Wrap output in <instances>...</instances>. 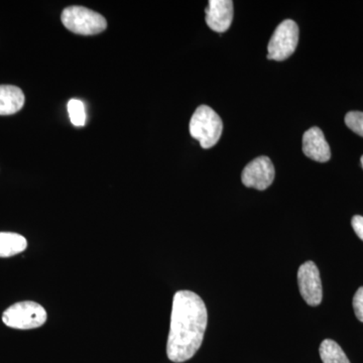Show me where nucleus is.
I'll use <instances>...</instances> for the list:
<instances>
[{
    "instance_id": "obj_1",
    "label": "nucleus",
    "mask_w": 363,
    "mask_h": 363,
    "mask_svg": "<svg viewBox=\"0 0 363 363\" xmlns=\"http://www.w3.org/2000/svg\"><path fill=\"white\" fill-rule=\"evenodd\" d=\"M206 306L197 294L180 291L174 296L167 355L171 362L191 359L201 347L206 331Z\"/></svg>"
},
{
    "instance_id": "obj_2",
    "label": "nucleus",
    "mask_w": 363,
    "mask_h": 363,
    "mask_svg": "<svg viewBox=\"0 0 363 363\" xmlns=\"http://www.w3.org/2000/svg\"><path fill=\"white\" fill-rule=\"evenodd\" d=\"M223 123L220 116L206 105L198 107L190 121V133L203 149L213 147L220 140Z\"/></svg>"
},
{
    "instance_id": "obj_3",
    "label": "nucleus",
    "mask_w": 363,
    "mask_h": 363,
    "mask_svg": "<svg viewBox=\"0 0 363 363\" xmlns=\"http://www.w3.org/2000/svg\"><path fill=\"white\" fill-rule=\"evenodd\" d=\"M62 23L72 33L81 35H93L104 32L107 21L101 14L84 6H69L64 9Z\"/></svg>"
},
{
    "instance_id": "obj_4",
    "label": "nucleus",
    "mask_w": 363,
    "mask_h": 363,
    "mask_svg": "<svg viewBox=\"0 0 363 363\" xmlns=\"http://www.w3.org/2000/svg\"><path fill=\"white\" fill-rule=\"evenodd\" d=\"M47 318V312L43 306L26 301L11 306L2 315V321L11 328L28 330L43 326Z\"/></svg>"
},
{
    "instance_id": "obj_5",
    "label": "nucleus",
    "mask_w": 363,
    "mask_h": 363,
    "mask_svg": "<svg viewBox=\"0 0 363 363\" xmlns=\"http://www.w3.org/2000/svg\"><path fill=\"white\" fill-rule=\"evenodd\" d=\"M298 28L292 20H286L274 30L267 47V59L285 61L290 58L297 49Z\"/></svg>"
},
{
    "instance_id": "obj_6",
    "label": "nucleus",
    "mask_w": 363,
    "mask_h": 363,
    "mask_svg": "<svg viewBox=\"0 0 363 363\" xmlns=\"http://www.w3.org/2000/svg\"><path fill=\"white\" fill-rule=\"evenodd\" d=\"M298 284L301 295L308 305L315 307L321 304L323 298L319 269L313 262H307L298 271Z\"/></svg>"
},
{
    "instance_id": "obj_7",
    "label": "nucleus",
    "mask_w": 363,
    "mask_h": 363,
    "mask_svg": "<svg viewBox=\"0 0 363 363\" xmlns=\"http://www.w3.org/2000/svg\"><path fill=\"white\" fill-rule=\"evenodd\" d=\"M276 176L274 164L269 157H259L245 167L241 180L245 187L264 191L272 185Z\"/></svg>"
},
{
    "instance_id": "obj_8",
    "label": "nucleus",
    "mask_w": 363,
    "mask_h": 363,
    "mask_svg": "<svg viewBox=\"0 0 363 363\" xmlns=\"http://www.w3.org/2000/svg\"><path fill=\"white\" fill-rule=\"evenodd\" d=\"M233 20V2L231 0H210L206 9V23L212 30L224 33Z\"/></svg>"
},
{
    "instance_id": "obj_9",
    "label": "nucleus",
    "mask_w": 363,
    "mask_h": 363,
    "mask_svg": "<svg viewBox=\"0 0 363 363\" xmlns=\"http://www.w3.org/2000/svg\"><path fill=\"white\" fill-rule=\"evenodd\" d=\"M303 152L316 162H326L330 160V147L326 142L323 131L319 128L315 126L306 131L303 136Z\"/></svg>"
},
{
    "instance_id": "obj_10",
    "label": "nucleus",
    "mask_w": 363,
    "mask_h": 363,
    "mask_svg": "<svg viewBox=\"0 0 363 363\" xmlns=\"http://www.w3.org/2000/svg\"><path fill=\"white\" fill-rule=\"evenodd\" d=\"M25 94L13 85H0V116H13L25 105Z\"/></svg>"
},
{
    "instance_id": "obj_11",
    "label": "nucleus",
    "mask_w": 363,
    "mask_h": 363,
    "mask_svg": "<svg viewBox=\"0 0 363 363\" xmlns=\"http://www.w3.org/2000/svg\"><path fill=\"white\" fill-rule=\"evenodd\" d=\"M28 242L18 233H0V257H9L25 252Z\"/></svg>"
},
{
    "instance_id": "obj_12",
    "label": "nucleus",
    "mask_w": 363,
    "mask_h": 363,
    "mask_svg": "<svg viewBox=\"0 0 363 363\" xmlns=\"http://www.w3.org/2000/svg\"><path fill=\"white\" fill-rule=\"evenodd\" d=\"M319 353L323 363H350L342 348L331 339H326L321 343Z\"/></svg>"
},
{
    "instance_id": "obj_13",
    "label": "nucleus",
    "mask_w": 363,
    "mask_h": 363,
    "mask_svg": "<svg viewBox=\"0 0 363 363\" xmlns=\"http://www.w3.org/2000/svg\"><path fill=\"white\" fill-rule=\"evenodd\" d=\"M68 112L71 123L74 125L84 126L86 123V111L84 104L81 100L71 99L68 102Z\"/></svg>"
},
{
    "instance_id": "obj_14",
    "label": "nucleus",
    "mask_w": 363,
    "mask_h": 363,
    "mask_svg": "<svg viewBox=\"0 0 363 363\" xmlns=\"http://www.w3.org/2000/svg\"><path fill=\"white\" fill-rule=\"evenodd\" d=\"M345 123L350 130L363 138V112H348L345 116Z\"/></svg>"
},
{
    "instance_id": "obj_15",
    "label": "nucleus",
    "mask_w": 363,
    "mask_h": 363,
    "mask_svg": "<svg viewBox=\"0 0 363 363\" xmlns=\"http://www.w3.org/2000/svg\"><path fill=\"white\" fill-rule=\"evenodd\" d=\"M353 309H354L355 316L360 322H363V286L358 289L353 298Z\"/></svg>"
},
{
    "instance_id": "obj_16",
    "label": "nucleus",
    "mask_w": 363,
    "mask_h": 363,
    "mask_svg": "<svg viewBox=\"0 0 363 363\" xmlns=\"http://www.w3.org/2000/svg\"><path fill=\"white\" fill-rule=\"evenodd\" d=\"M351 224H352L353 230L357 234L358 238L363 241V216L355 215L351 220Z\"/></svg>"
},
{
    "instance_id": "obj_17",
    "label": "nucleus",
    "mask_w": 363,
    "mask_h": 363,
    "mask_svg": "<svg viewBox=\"0 0 363 363\" xmlns=\"http://www.w3.org/2000/svg\"><path fill=\"white\" fill-rule=\"evenodd\" d=\"M360 161H362V168H363V156L362 157V160H360Z\"/></svg>"
}]
</instances>
